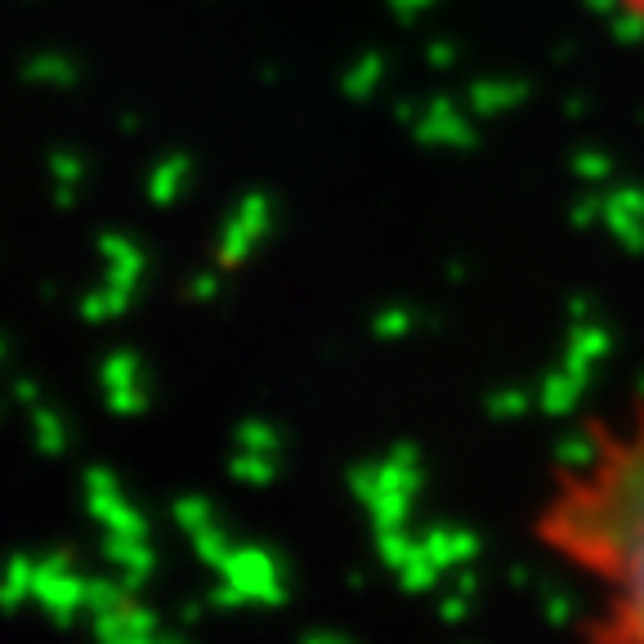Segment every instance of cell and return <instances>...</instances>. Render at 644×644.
I'll return each mask as SVG.
<instances>
[{"label": "cell", "instance_id": "16", "mask_svg": "<svg viewBox=\"0 0 644 644\" xmlns=\"http://www.w3.org/2000/svg\"><path fill=\"white\" fill-rule=\"evenodd\" d=\"M617 6H622V10H626V14H631L640 28H644V0H617Z\"/></svg>", "mask_w": 644, "mask_h": 644}, {"label": "cell", "instance_id": "6", "mask_svg": "<svg viewBox=\"0 0 644 644\" xmlns=\"http://www.w3.org/2000/svg\"><path fill=\"white\" fill-rule=\"evenodd\" d=\"M103 551H107V560L122 569V578H131V582H139V578L153 573V547H148V537L107 532V537H103Z\"/></svg>", "mask_w": 644, "mask_h": 644}, {"label": "cell", "instance_id": "3", "mask_svg": "<svg viewBox=\"0 0 644 644\" xmlns=\"http://www.w3.org/2000/svg\"><path fill=\"white\" fill-rule=\"evenodd\" d=\"M85 595H90V582L72 573L67 560H37V600L45 613L54 617H72L85 609Z\"/></svg>", "mask_w": 644, "mask_h": 644}, {"label": "cell", "instance_id": "10", "mask_svg": "<svg viewBox=\"0 0 644 644\" xmlns=\"http://www.w3.org/2000/svg\"><path fill=\"white\" fill-rule=\"evenodd\" d=\"M28 600H37V560H10L6 582H0V604L19 609Z\"/></svg>", "mask_w": 644, "mask_h": 644}, {"label": "cell", "instance_id": "12", "mask_svg": "<svg viewBox=\"0 0 644 644\" xmlns=\"http://www.w3.org/2000/svg\"><path fill=\"white\" fill-rule=\"evenodd\" d=\"M32 435H37V444H41L45 453H63V448H67V425H63L50 407H37V412H32Z\"/></svg>", "mask_w": 644, "mask_h": 644}, {"label": "cell", "instance_id": "8", "mask_svg": "<svg viewBox=\"0 0 644 644\" xmlns=\"http://www.w3.org/2000/svg\"><path fill=\"white\" fill-rule=\"evenodd\" d=\"M220 569L229 573V582H233L242 595H260V591H264V582H269V560H264V555H251V551L229 555Z\"/></svg>", "mask_w": 644, "mask_h": 644}, {"label": "cell", "instance_id": "4", "mask_svg": "<svg viewBox=\"0 0 644 644\" xmlns=\"http://www.w3.org/2000/svg\"><path fill=\"white\" fill-rule=\"evenodd\" d=\"M94 617V631L103 635V640H153L157 635V617H153V609H144L139 600H131V595H113L103 609H94L90 613Z\"/></svg>", "mask_w": 644, "mask_h": 644}, {"label": "cell", "instance_id": "13", "mask_svg": "<svg viewBox=\"0 0 644 644\" xmlns=\"http://www.w3.org/2000/svg\"><path fill=\"white\" fill-rule=\"evenodd\" d=\"M175 519L188 528V537H197V532H206V528H210V515H206V506H201L197 497L179 501V506H175Z\"/></svg>", "mask_w": 644, "mask_h": 644}, {"label": "cell", "instance_id": "7", "mask_svg": "<svg viewBox=\"0 0 644 644\" xmlns=\"http://www.w3.org/2000/svg\"><path fill=\"white\" fill-rule=\"evenodd\" d=\"M103 260H107V282L135 291V282L144 273V256L126 238H103Z\"/></svg>", "mask_w": 644, "mask_h": 644}, {"label": "cell", "instance_id": "1", "mask_svg": "<svg viewBox=\"0 0 644 644\" xmlns=\"http://www.w3.org/2000/svg\"><path fill=\"white\" fill-rule=\"evenodd\" d=\"M532 532L586 582L591 635L644 640V398L586 425Z\"/></svg>", "mask_w": 644, "mask_h": 644}, {"label": "cell", "instance_id": "5", "mask_svg": "<svg viewBox=\"0 0 644 644\" xmlns=\"http://www.w3.org/2000/svg\"><path fill=\"white\" fill-rule=\"evenodd\" d=\"M103 398L107 407H117V412H139L148 403L144 394V372L131 354H113L103 363Z\"/></svg>", "mask_w": 644, "mask_h": 644}, {"label": "cell", "instance_id": "11", "mask_svg": "<svg viewBox=\"0 0 644 644\" xmlns=\"http://www.w3.org/2000/svg\"><path fill=\"white\" fill-rule=\"evenodd\" d=\"M184 175H188V162H184V157H166V162L153 170V179H148V197H153L157 206H170V201L179 197V188H184Z\"/></svg>", "mask_w": 644, "mask_h": 644}, {"label": "cell", "instance_id": "14", "mask_svg": "<svg viewBox=\"0 0 644 644\" xmlns=\"http://www.w3.org/2000/svg\"><path fill=\"white\" fill-rule=\"evenodd\" d=\"M28 76H32V81H72L76 67H72L67 59H37V63L28 67Z\"/></svg>", "mask_w": 644, "mask_h": 644}, {"label": "cell", "instance_id": "9", "mask_svg": "<svg viewBox=\"0 0 644 644\" xmlns=\"http://www.w3.org/2000/svg\"><path fill=\"white\" fill-rule=\"evenodd\" d=\"M264 229V201H247L242 210H238V220H233V229L225 233V256L220 260H238L242 251H247V242H256V233Z\"/></svg>", "mask_w": 644, "mask_h": 644}, {"label": "cell", "instance_id": "15", "mask_svg": "<svg viewBox=\"0 0 644 644\" xmlns=\"http://www.w3.org/2000/svg\"><path fill=\"white\" fill-rule=\"evenodd\" d=\"M54 175H59V188H72L81 184V162H67V157H54Z\"/></svg>", "mask_w": 644, "mask_h": 644}, {"label": "cell", "instance_id": "2", "mask_svg": "<svg viewBox=\"0 0 644 644\" xmlns=\"http://www.w3.org/2000/svg\"><path fill=\"white\" fill-rule=\"evenodd\" d=\"M85 501L94 510V519L103 523V532H122V537H148L144 515L126 501L122 484L107 475V470H90L85 475Z\"/></svg>", "mask_w": 644, "mask_h": 644}]
</instances>
